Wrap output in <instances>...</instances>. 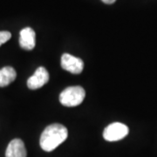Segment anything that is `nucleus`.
Segmentation results:
<instances>
[{
	"mask_svg": "<svg viewBox=\"0 0 157 157\" xmlns=\"http://www.w3.org/2000/svg\"><path fill=\"white\" fill-rule=\"evenodd\" d=\"M27 152L20 139H14L9 143L6 151V157H26Z\"/></svg>",
	"mask_w": 157,
	"mask_h": 157,
	"instance_id": "nucleus-7",
	"label": "nucleus"
},
{
	"mask_svg": "<svg viewBox=\"0 0 157 157\" xmlns=\"http://www.w3.org/2000/svg\"><path fill=\"white\" fill-rule=\"evenodd\" d=\"M103 3H105V4H107V5H112L113 4L116 0H101Z\"/></svg>",
	"mask_w": 157,
	"mask_h": 157,
	"instance_id": "nucleus-10",
	"label": "nucleus"
},
{
	"mask_svg": "<svg viewBox=\"0 0 157 157\" xmlns=\"http://www.w3.org/2000/svg\"><path fill=\"white\" fill-rule=\"evenodd\" d=\"M128 126L121 122L109 124L103 131V137L107 141H117L125 138L128 135Z\"/></svg>",
	"mask_w": 157,
	"mask_h": 157,
	"instance_id": "nucleus-3",
	"label": "nucleus"
},
{
	"mask_svg": "<svg viewBox=\"0 0 157 157\" xmlns=\"http://www.w3.org/2000/svg\"><path fill=\"white\" fill-rule=\"evenodd\" d=\"M11 38V33L9 32H6V31H3V32H0V46L6 43L9 39Z\"/></svg>",
	"mask_w": 157,
	"mask_h": 157,
	"instance_id": "nucleus-9",
	"label": "nucleus"
},
{
	"mask_svg": "<svg viewBox=\"0 0 157 157\" xmlns=\"http://www.w3.org/2000/svg\"><path fill=\"white\" fill-rule=\"evenodd\" d=\"M49 80V73L46 69L43 67H39L33 76H31L27 80V86L30 89L35 90L42 87Z\"/></svg>",
	"mask_w": 157,
	"mask_h": 157,
	"instance_id": "nucleus-5",
	"label": "nucleus"
},
{
	"mask_svg": "<svg viewBox=\"0 0 157 157\" xmlns=\"http://www.w3.org/2000/svg\"><path fill=\"white\" fill-rule=\"evenodd\" d=\"M86 93L83 87L79 86H69L60 93L59 101L63 106L76 107L83 102Z\"/></svg>",
	"mask_w": 157,
	"mask_h": 157,
	"instance_id": "nucleus-2",
	"label": "nucleus"
},
{
	"mask_svg": "<svg viewBox=\"0 0 157 157\" xmlns=\"http://www.w3.org/2000/svg\"><path fill=\"white\" fill-rule=\"evenodd\" d=\"M19 45L25 50H33L36 45V34L31 27H25L20 31Z\"/></svg>",
	"mask_w": 157,
	"mask_h": 157,
	"instance_id": "nucleus-6",
	"label": "nucleus"
},
{
	"mask_svg": "<svg viewBox=\"0 0 157 157\" xmlns=\"http://www.w3.org/2000/svg\"><path fill=\"white\" fill-rule=\"evenodd\" d=\"M60 64L63 69L73 74H79L84 68V62L81 59L69 53H64L62 55Z\"/></svg>",
	"mask_w": 157,
	"mask_h": 157,
	"instance_id": "nucleus-4",
	"label": "nucleus"
},
{
	"mask_svg": "<svg viewBox=\"0 0 157 157\" xmlns=\"http://www.w3.org/2000/svg\"><path fill=\"white\" fill-rule=\"evenodd\" d=\"M67 128L65 126L61 124H52L43 131L39 144L44 151L51 152L67 140Z\"/></svg>",
	"mask_w": 157,
	"mask_h": 157,
	"instance_id": "nucleus-1",
	"label": "nucleus"
},
{
	"mask_svg": "<svg viewBox=\"0 0 157 157\" xmlns=\"http://www.w3.org/2000/svg\"><path fill=\"white\" fill-rule=\"evenodd\" d=\"M17 73L11 67H5L0 69V87H4L15 80Z\"/></svg>",
	"mask_w": 157,
	"mask_h": 157,
	"instance_id": "nucleus-8",
	"label": "nucleus"
}]
</instances>
